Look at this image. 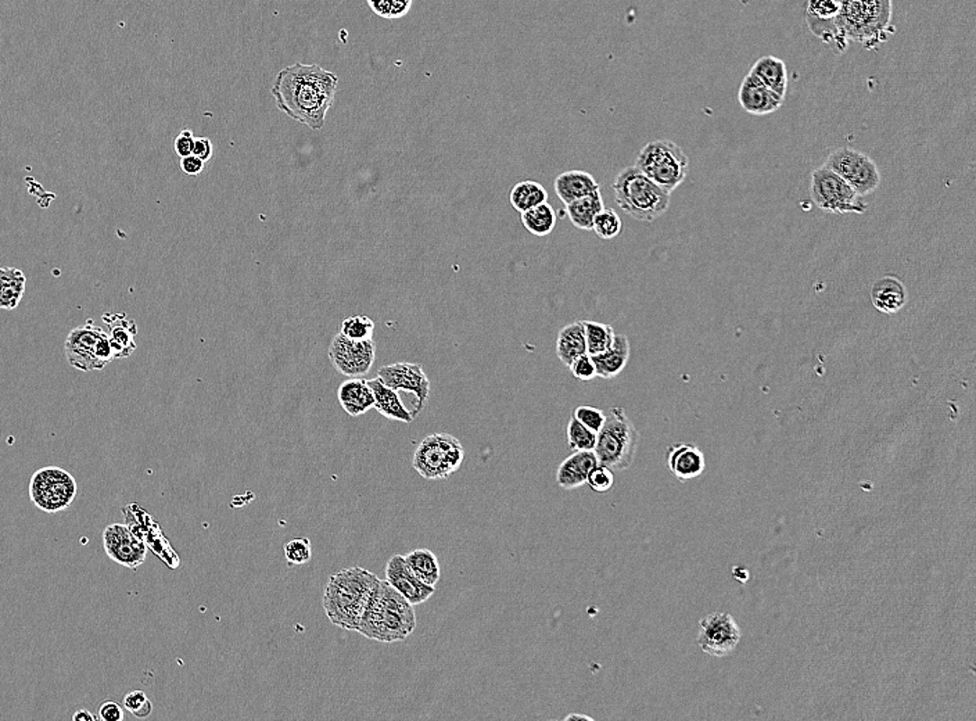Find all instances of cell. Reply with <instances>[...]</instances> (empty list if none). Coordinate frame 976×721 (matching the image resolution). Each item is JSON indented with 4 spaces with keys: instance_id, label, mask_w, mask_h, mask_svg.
<instances>
[{
    "instance_id": "7",
    "label": "cell",
    "mask_w": 976,
    "mask_h": 721,
    "mask_svg": "<svg viewBox=\"0 0 976 721\" xmlns=\"http://www.w3.org/2000/svg\"><path fill=\"white\" fill-rule=\"evenodd\" d=\"M636 167L654 184L672 194L687 178L690 158L677 143L654 140L639 151Z\"/></svg>"
},
{
    "instance_id": "11",
    "label": "cell",
    "mask_w": 976,
    "mask_h": 721,
    "mask_svg": "<svg viewBox=\"0 0 976 721\" xmlns=\"http://www.w3.org/2000/svg\"><path fill=\"white\" fill-rule=\"evenodd\" d=\"M77 492L78 486L73 474L58 466L40 469L31 477V501L43 512L67 509L76 500Z\"/></svg>"
},
{
    "instance_id": "9",
    "label": "cell",
    "mask_w": 976,
    "mask_h": 721,
    "mask_svg": "<svg viewBox=\"0 0 976 721\" xmlns=\"http://www.w3.org/2000/svg\"><path fill=\"white\" fill-rule=\"evenodd\" d=\"M64 350L71 366L84 372L99 371L114 359L109 336L94 320L71 330Z\"/></svg>"
},
{
    "instance_id": "1",
    "label": "cell",
    "mask_w": 976,
    "mask_h": 721,
    "mask_svg": "<svg viewBox=\"0 0 976 721\" xmlns=\"http://www.w3.org/2000/svg\"><path fill=\"white\" fill-rule=\"evenodd\" d=\"M339 78L317 64L295 63L277 74L272 95L277 109L311 130H322L335 102Z\"/></svg>"
},
{
    "instance_id": "37",
    "label": "cell",
    "mask_w": 976,
    "mask_h": 721,
    "mask_svg": "<svg viewBox=\"0 0 976 721\" xmlns=\"http://www.w3.org/2000/svg\"><path fill=\"white\" fill-rule=\"evenodd\" d=\"M375 322L368 317L346 318L341 323L340 333L351 340H369L374 336Z\"/></svg>"
},
{
    "instance_id": "15",
    "label": "cell",
    "mask_w": 976,
    "mask_h": 721,
    "mask_svg": "<svg viewBox=\"0 0 976 721\" xmlns=\"http://www.w3.org/2000/svg\"><path fill=\"white\" fill-rule=\"evenodd\" d=\"M377 377L395 392H412L416 397L413 418L425 407L430 394V381L420 364L397 363L383 366L377 372Z\"/></svg>"
},
{
    "instance_id": "17",
    "label": "cell",
    "mask_w": 976,
    "mask_h": 721,
    "mask_svg": "<svg viewBox=\"0 0 976 721\" xmlns=\"http://www.w3.org/2000/svg\"><path fill=\"white\" fill-rule=\"evenodd\" d=\"M384 574L390 586L413 607L425 604L436 592L434 587L428 586L412 573L402 555H394L389 559Z\"/></svg>"
},
{
    "instance_id": "28",
    "label": "cell",
    "mask_w": 976,
    "mask_h": 721,
    "mask_svg": "<svg viewBox=\"0 0 976 721\" xmlns=\"http://www.w3.org/2000/svg\"><path fill=\"white\" fill-rule=\"evenodd\" d=\"M751 74L780 96L785 97V95H787V64L783 63L781 59L774 58V56H763L752 67Z\"/></svg>"
},
{
    "instance_id": "43",
    "label": "cell",
    "mask_w": 976,
    "mask_h": 721,
    "mask_svg": "<svg viewBox=\"0 0 976 721\" xmlns=\"http://www.w3.org/2000/svg\"><path fill=\"white\" fill-rule=\"evenodd\" d=\"M570 372L580 381H592L598 376L594 361L590 354H583L569 365Z\"/></svg>"
},
{
    "instance_id": "16",
    "label": "cell",
    "mask_w": 976,
    "mask_h": 721,
    "mask_svg": "<svg viewBox=\"0 0 976 721\" xmlns=\"http://www.w3.org/2000/svg\"><path fill=\"white\" fill-rule=\"evenodd\" d=\"M103 546L112 561L128 569H138L148 554L146 544L122 523H112L104 528Z\"/></svg>"
},
{
    "instance_id": "10",
    "label": "cell",
    "mask_w": 976,
    "mask_h": 721,
    "mask_svg": "<svg viewBox=\"0 0 976 721\" xmlns=\"http://www.w3.org/2000/svg\"><path fill=\"white\" fill-rule=\"evenodd\" d=\"M810 196L818 209L831 214H864L868 209L846 181L824 166L811 174Z\"/></svg>"
},
{
    "instance_id": "46",
    "label": "cell",
    "mask_w": 976,
    "mask_h": 721,
    "mask_svg": "<svg viewBox=\"0 0 976 721\" xmlns=\"http://www.w3.org/2000/svg\"><path fill=\"white\" fill-rule=\"evenodd\" d=\"M181 158V169L186 176H199L203 169H204V161H203L202 158H196L194 154H190V156Z\"/></svg>"
},
{
    "instance_id": "23",
    "label": "cell",
    "mask_w": 976,
    "mask_h": 721,
    "mask_svg": "<svg viewBox=\"0 0 976 721\" xmlns=\"http://www.w3.org/2000/svg\"><path fill=\"white\" fill-rule=\"evenodd\" d=\"M109 326L110 346L114 358H127L136 350L135 336L138 326L124 314H107L103 317Z\"/></svg>"
},
{
    "instance_id": "34",
    "label": "cell",
    "mask_w": 976,
    "mask_h": 721,
    "mask_svg": "<svg viewBox=\"0 0 976 721\" xmlns=\"http://www.w3.org/2000/svg\"><path fill=\"white\" fill-rule=\"evenodd\" d=\"M585 330V343H587V354L597 356L612 347L615 340V330L612 326L606 323L594 322V320H583Z\"/></svg>"
},
{
    "instance_id": "29",
    "label": "cell",
    "mask_w": 976,
    "mask_h": 721,
    "mask_svg": "<svg viewBox=\"0 0 976 721\" xmlns=\"http://www.w3.org/2000/svg\"><path fill=\"white\" fill-rule=\"evenodd\" d=\"M603 209H605V205H603L602 194H601L600 191H595L587 194V196L582 197V199L574 200V202L566 204L565 212H566L567 218L574 227L583 230H592L595 217Z\"/></svg>"
},
{
    "instance_id": "5",
    "label": "cell",
    "mask_w": 976,
    "mask_h": 721,
    "mask_svg": "<svg viewBox=\"0 0 976 721\" xmlns=\"http://www.w3.org/2000/svg\"><path fill=\"white\" fill-rule=\"evenodd\" d=\"M612 189L619 207L639 222H654L669 210L672 194L654 184L636 166L621 169Z\"/></svg>"
},
{
    "instance_id": "47",
    "label": "cell",
    "mask_w": 976,
    "mask_h": 721,
    "mask_svg": "<svg viewBox=\"0 0 976 721\" xmlns=\"http://www.w3.org/2000/svg\"><path fill=\"white\" fill-rule=\"evenodd\" d=\"M196 158L203 161H208L212 158V143L208 138H196L194 140V153Z\"/></svg>"
},
{
    "instance_id": "21",
    "label": "cell",
    "mask_w": 976,
    "mask_h": 721,
    "mask_svg": "<svg viewBox=\"0 0 976 721\" xmlns=\"http://www.w3.org/2000/svg\"><path fill=\"white\" fill-rule=\"evenodd\" d=\"M871 302L882 314H898L908 304V292L898 278L883 276L871 287Z\"/></svg>"
},
{
    "instance_id": "30",
    "label": "cell",
    "mask_w": 976,
    "mask_h": 721,
    "mask_svg": "<svg viewBox=\"0 0 976 721\" xmlns=\"http://www.w3.org/2000/svg\"><path fill=\"white\" fill-rule=\"evenodd\" d=\"M24 272L17 268H0V310L12 311L19 307L25 293Z\"/></svg>"
},
{
    "instance_id": "42",
    "label": "cell",
    "mask_w": 976,
    "mask_h": 721,
    "mask_svg": "<svg viewBox=\"0 0 976 721\" xmlns=\"http://www.w3.org/2000/svg\"><path fill=\"white\" fill-rule=\"evenodd\" d=\"M573 417L595 433L600 432L606 419L605 412L602 410L590 407V405H582V407L576 408L573 412Z\"/></svg>"
},
{
    "instance_id": "26",
    "label": "cell",
    "mask_w": 976,
    "mask_h": 721,
    "mask_svg": "<svg viewBox=\"0 0 976 721\" xmlns=\"http://www.w3.org/2000/svg\"><path fill=\"white\" fill-rule=\"evenodd\" d=\"M555 192L565 205L582 199L592 192L600 191V184L585 171H567L555 179Z\"/></svg>"
},
{
    "instance_id": "38",
    "label": "cell",
    "mask_w": 976,
    "mask_h": 721,
    "mask_svg": "<svg viewBox=\"0 0 976 721\" xmlns=\"http://www.w3.org/2000/svg\"><path fill=\"white\" fill-rule=\"evenodd\" d=\"M285 556L292 566H303L312 558V546L308 538H293L285 544Z\"/></svg>"
},
{
    "instance_id": "14",
    "label": "cell",
    "mask_w": 976,
    "mask_h": 721,
    "mask_svg": "<svg viewBox=\"0 0 976 721\" xmlns=\"http://www.w3.org/2000/svg\"><path fill=\"white\" fill-rule=\"evenodd\" d=\"M376 345L374 338L351 340L339 333L329 347V359L339 374L347 377H364L374 366Z\"/></svg>"
},
{
    "instance_id": "22",
    "label": "cell",
    "mask_w": 976,
    "mask_h": 721,
    "mask_svg": "<svg viewBox=\"0 0 976 721\" xmlns=\"http://www.w3.org/2000/svg\"><path fill=\"white\" fill-rule=\"evenodd\" d=\"M339 402L350 417H359L374 408L375 397L368 381L351 377L339 387Z\"/></svg>"
},
{
    "instance_id": "3",
    "label": "cell",
    "mask_w": 976,
    "mask_h": 721,
    "mask_svg": "<svg viewBox=\"0 0 976 721\" xmlns=\"http://www.w3.org/2000/svg\"><path fill=\"white\" fill-rule=\"evenodd\" d=\"M416 628V615L400 592L386 580H380L362 615L357 633L368 640L382 644L407 640Z\"/></svg>"
},
{
    "instance_id": "36",
    "label": "cell",
    "mask_w": 976,
    "mask_h": 721,
    "mask_svg": "<svg viewBox=\"0 0 976 721\" xmlns=\"http://www.w3.org/2000/svg\"><path fill=\"white\" fill-rule=\"evenodd\" d=\"M621 228L623 224H621L620 217L613 209H603L595 217L594 224H592L595 235L603 240H610L620 235Z\"/></svg>"
},
{
    "instance_id": "20",
    "label": "cell",
    "mask_w": 976,
    "mask_h": 721,
    "mask_svg": "<svg viewBox=\"0 0 976 721\" xmlns=\"http://www.w3.org/2000/svg\"><path fill=\"white\" fill-rule=\"evenodd\" d=\"M598 465V458L592 451H574L562 462L556 472V482L565 490H574L587 483L590 472Z\"/></svg>"
},
{
    "instance_id": "31",
    "label": "cell",
    "mask_w": 976,
    "mask_h": 721,
    "mask_svg": "<svg viewBox=\"0 0 976 721\" xmlns=\"http://www.w3.org/2000/svg\"><path fill=\"white\" fill-rule=\"evenodd\" d=\"M404 559L408 568L420 581L431 587H436V584L440 581V562L430 549H415L412 553L407 554Z\"/></svg>"
},
{
    "instance_id": "48",
    "label": "cell",
    "mask_w": 976,
    "mask_h": 721,
    "mask_svg": "<svg viewBox=\"0 0 976 721\" xmlns=\"http://www.w3.org/2000/svg\"><path fill=\"white\" fill-rule=\"evenodd\" d=\"M97 717H95L89 710L79 709L73 715V721H96Z\"/></svg>"
},
{
    "instance_id": "44",
    "label": "cell",
    "mask_w": 976,
    "mask_h": 721,
    "mask_svg": "<svg viewBox=\"0 0 976 721\" xmlns=\"http://www.w3.org/2000/svg\"><path fill=\"white\" fill-rule=\"evenodd\" d=\"M194 132L189 130H184L178 136H176V142H174V148H176V154L179 158H186L190 154L194 153Z\"/></svg>"
},
{
    "instance_id": "12",
    "label": "cell",
    "mask_w": 976,
    "mask_h": 721,
    "mask_svg": "<svg viewBox=\"0 0 976 721\" xmlns=\"http://www.w3.org/2000/svg\"><path fill=\"white\" fill-rule=\"evenodd\" d=\"M824 167L841 176L862 197L874 194L880 187L881 173L877 164L868 154L856 149H836L829 154Z\"/></svg>"
},
{
    "instance_id": "33",
    "label": "cell",
    "mask_w": 976,
    "mask_h": 721,
    "mask_svg": "<svg viewBox=\"0 0 976 721\" xmlns=\"http://www.w3.org/2000/svg\"><path fill=\"white\" fill-rule=\"evenodd\" d=\"M521 224L534 236H547L555 230L556 212L554 207L546 202L521 212Z\"/></svg>"
},
{
    "instance_id": "19",
    "label": "cell",
    "mask_w": 976,
    "mask_h": 721,
    "mask_svg": "<svg viewBox=\"0 0 976 721\" xmlns=\"http://www.w3.org/2000/svg\"><path fill=\"white\" fill-rule=\"evenodd\" d=\"M667 465L680 482H688L705 472V454L693 444H674L667 451Z\"/></svg>"
},
{
    "instance_id": "18",
    "label": "cell",
    "mask_w": 976,
    "mask_h": 721,
    "mask_svg": "<svg viewBox=\"0 0 976 721\" xmlns=\"http://www.w3.org/2000/svg\"><path fill=\"white\" fill-rule=\"evenodd\" d=\"M738 100L742 109L749 114L765 115L777 112L782 106L785 97L767 88L762 81L749 73L742 81Z\"/></svg>"
},
{
    "instance_id": "40",
    "label": "cell",
    "mask_w": 976,
    "mask_h": 721,
    "mask_svg": "<svg viewBox=\"0 0 976 721\" xmlns=\"http://www.w3.org/2000/svg\"><path fill=\"white\" fill-rule=\"evenodd\" d=\"M838 13V0H809L808 2V17L810 20L832 23Z\"/></svg>"
},
{
    "instance_id": "24",
    "label": "cell",
    "mask_w": 976,
    "mask_h": 721,
    "mask_svg": "<svg viewBox=\"0 0 976 721\" xmlns=\"http://www.w3.org/2000/svg\"><path fill=\"white\" fill-rule=\"evenodd\" d=\"M368 386L371 387L372 392H374V408L380 415L390 420H397V422H413V415L401 401L398 392L387 387L386 384L380 381L379 377L368 381Z\"/></svg>"
},
{
    "instance_id": "50",
    "label": "cell",
    "mask_w": 976,
    "mask_h": 721,
    "mask_svg": "<svg viewBox=\"0 0 976 721\" xmlns=\"http://www.w3.org/2000/svg\"><path fill=\"white\" fill-rule=\"evenodd\" d=\"M375 2H377V0H368V5L375 4Z\"/></svg>"
},
{
    "instance_id": "4",
    "label": "cell",
    "mask_w": 976,
    "mask_h": 721,
    "mask_svg": "<svg viewBox=\"0 0 976 721\" xmlns=\"http://www.w3.org/2000/svg\"><path fill=\"white\" fill-rule=\"evenodd\" d=\"M839 13L835 17L836 33L844 41H854L864 46L877 45L888 38L892 24V0H838Z\"/></svg>"
},
{
    "instance_id": "41",
    "label": "cell",
    "mask_w": 976,
    "mask_h": 721,
    "mask_svg": "<svg viewBox=\"0 0 976 721\" xmlns=\"http://www.w3.org/2000/svg\"><path fill=\"white\" fill-rule=\"evenodd\" d=\"M124 707L138 718H148L151 715L153 710V705H151L150 699L145 691L136 689V691L128 692L124 697Z\"/></svg>"
},
{
    "instance_id": "25",
    "label": "cell",
    "mask_w": 976,
    "mask_h": 721,
    "mask_svg": "<svg viewBox=\"0 0 976 721\" xmlns=\"http://www.w3.org/2000/svg\"><path fill=\"white\" fill-rule=\"evenodd\" d=\"M592 356L597 374L603 379H613L626 368L630 359V341L626 335H615L612 347Z\"/></svg>"
},
{
    "instance_id": "35",
    "label": "cell",
    "mask_w": 976,
    "mask_h": 721,
    "mask_svg": "<svg viewBox=\"0 0 976 721\" xmlns=\"http://www.w3.org/2000/svg\"><path fill=\"white\" fill-rule=\"evenodd\" d=\"M567 443L572 451H592L597 444V433L572 417L567 425Z\"/></svg>"
},
{
    "instance_id": "13",
    "label": "cell",
    "mask_w": 976,
    "mask_h": 721,
    "mask_svg": "<svg viewBox=\"0 0 976 721\" xmlns=\"http://www.w3.org/2000/svg\"><path fill=\"white\" fill-rule=\"evenodd\" d=\"M741 637V627L732 615L718 610L700 619L696 641L706 655L724 658L736 651Z\"/></svg>"
},
{
    "instance_id": "8",
    "label": "cell",
    "mask_w": 976,
    "mask_h": 721,
    "mask_svg": "<svg viewBox=\"0 0 976 721\" xmlns=\"http://www.w3.org/2000/svg\"><path fill=\"white\" fill-rule=\"evenodd\" d=\"M464 459L465 450L458 438L448 433H434L420 441L412 466L425 479L443 480L456 473Z\"/></svg>"
},
{
    "instance_id": "6",
    "label": "cell",
    "mask_w": 976,
    "mask_h": 721,
    "mask_svg": "<svg viewBox=\"0 0 976 721\" xmlns=\"http://www.w3.org/2000/svg\"><path fill=\"white\" fill-rule=\"evenodd\" d=\"M639 433L626 410L613 407L606 415L602 428L597 433L594 453L600 465L613 472L626 471L633 465L638 450Z\"/></svg>"
},
{
    "instance_id": "39",
    "label": "cell",
    "mask_w": 976,
    "mask_h": 721,
    "mask_svg": "<svg viewBox=\"0 0 976 721\" xmlns=\"http://www.w3.org/2000/svg\"><path fill=\"white\" fill-rule=\"evenodd\" d=\"M585 484H588L592 491L598 492V494H605L615 486V472L608 468V466L598 464L588 474L587 483Z\"/></svg>"
},
{
    "instance_id": "27",
    "label": "cell",
    "mask_w": 976,
    "mask_h": 721,
    "mask_svg": "<svg viewBox=\"0 0 976 721\" xmlns=\"http://www.w3.org/2000/svg\"><path fill=\"white\" fill-rule=\"evenodd\" d=\"M557 358L565 365L569 366L574 359L583 354H587V343H585V330L583 320L569 323L557 333L556 340Z\"/></svg>"
},
{
    "instance_id": "32",
    "label": "cell",
    "mask_w": 976,
    "mask_h": 721,
    "mask_svg": "<svg viewBox=\"0 0 976 721\" xmlns=\"http://www.w3.org/2000/svg\"><path fill=\"white\" fill-rule=\"evenodd\" d=\"M510 200L516 212H525L546 203L548 200V194L546 187L539 182L523 181L512 187Z\"/></svg>"
},
{
    "instance_id": "2",
    "label": "cell",
    "mask_w": 976,
    "mask_h": 721,
    "mask_svg": "<svg viewBox=\"0 0 976 721\" xmlns=\"http://www.w3.org/2000/svg\"><path fill=\"white\" fill-rule=\"evenodd\" d=\"M379 577L361 566L343 569L329 577L323 591V610L332 625L357 631L376 589Z\"/></svg>"
},
{
    "instance_id": "49",
    "label": "cell",
    "mask_w": 976,
    "mask_h": 721,
    "mask_svg": "<svg viewBox=\"0 0 976 721\" xmlns=\"http://www.w3.org/2000/svg\"><path fill=\"white\" fill-rule=\"evenodd\" d=\"M565 720H566V721L567 720H573V721H574V720H588V721H592V717H590V716H585V715H569V716H566V717H565Z\"/></svg>"
},
{
    "instance_id": "45",
    "label": "cell",
    "mask_w": 976,
    "mask_h": 721,
    "mask_svg": "<svg viewBox=\"0 0 976 721\" xmlns=\"http://www.w3.org/2000/svg\"><path fill=\"white\" fill-rule=\"evenodd\" d=\"M125 715L122 707L114 700H106L99 707V717L103 721H122Z\"/></svg>"
}]
</instances>
